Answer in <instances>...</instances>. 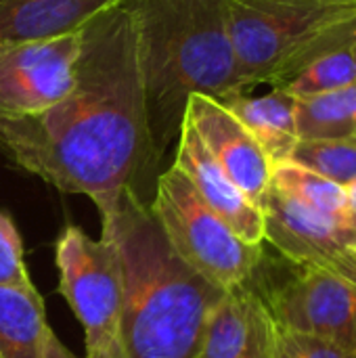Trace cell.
<instances>
[{
    "instance_id": "obj_1",
    "label": "cell",
    "mask_w": 356,
    "mask_h": 358,
    "mask_svg": "<svg viewBox=\"0 0 356 358\" xmlns=\"http://www.w3.org/2000/svg\"><path fill=\"white\" fill-rule=\"evenodd\" d=\"M82 31L73 90L46 111L0 115V151L61 193L90 197L105 218L134 191L155 136L130 4L101 13Z\"/></svg>"
},
{
    "instance_id": "obj_2",
    "label": "cell",
    "mask_w": 356,
    "mask_h": 358,
    "mask_svg": "<svg viewBox=\"0 0 356 358\" xmlns=\"http://www.w3.org/2000/svg\"><path fill=\"white\" fill-rule=\"evenodd\" d=\"M101 235L113 241L122 268L124 357L195 358L206 323L227 292L174 254L136 191L101 218Z\"/></svg>"
},
{
    "instance_id": "obj_3",
    "label": "cell",
    "mask_w": 356,
    "mask_h": 358,
    "mask_svg": "<svg viewBox=\"0 0 356 358\" xmlns=\"http://www.w3.org/2000/svg\"><path fill=\"white\" fill-rule=\"evenodd\" d=\"M153 136L180 128L189 96L243 94L225 0H128Z\"/></svg>"
},
{
    "instance_id": "obj_4",
    "label": "cell",
    "mask_w": 356,
    "mask_h": 358,
    "mask_svg": "<svg viewBox=\"0 0 356 358\" xmlns=\"http://www.w3.org/2000/svg\"><path fill=\"white\" fill-rule=\"evenodd\" d=\"M174 254L197 275L229 292L245 285L262 260V245L243 241L195 193L187 176L170 166L149 206Z\"/></svg>"
},
{
    "instance_id": "obj_5",
    "label": "cell",
    "mask_w": 356,
    "mask_h": 358,
    "mask_svg": "<svg viewBox=\"0 0 356 358\" xmlns=\"http://www.w3.org/2000/svg\"><path fill=\"white\" fill-rule=\"evenodd\" d=\"M59 292L84 329L86 358H126L122 344L124 285L109 237L92 239L80 227H65L55 245Z\"/></svg>"
},
{
    "instance_id": "obj_6",
    "label": "cell",
    "mask_w": 356,
    "mask_h": 358,
    "mask_svg": "<svg viewBox=\"0 0 356 358\" xmlns=\"http://www.w3.org/2000/svg\"><path fill=\"white\" fill-rule=\"evenodd\" d=\"M227 27L245 92L271 84L283 63L325 23L356 13L329 0H225Z\"/></svg>"
},
{
    "instance_id": "obj_7",
    "label": "cell",
    "mask_w": 356,
    "mask_h": 358,
    "mask_svg": "<svg viewBox=\"0 0 356 358\" xmlns=\"http://www.w3.org/2000/svg\"><path fill=\"white\" fill-rule=\"evenodd\" d=\"M84 31L0 44V115H34L76 86Z\"/></svg>"
},
{
    "instance_id": "obj_8",
    "label": "cell",
    "mask_w": 356,
    "mask_h": 358,
    "mask_svg": "<svg viewBox=\"0 0 356 358\" xmlns=\"http://www.w3.org/2000/svg\"><path fill=\"white\" fill-rule=\"evenodd\" d=\"M264 241L304 268L334 273L356 285V231L271 187L262 206Z\"/></svg>"
},
{
    "instance_id": "obj_9",
    "label": "cell",
    "mask_w": 356,
    "mask_h": 358,
    "mask_svg": "<svg viewBox=\"0 0 356 358\" xmlns=\"http://www.w3.org/2000/svg\"><path fill=\"white\" fill-rule=\"evenodd\" d=\"M279 329L356 350V285L319 268H304L264 298Z\"/></svg>"
},
{
    "instance_id": "obj_10",
    "label": "cell",
    "mask_w": 356,
    "mask_h": 358,
    "mask_svg": "<svg viewBox=\"0 0 356 358\" xmlns=\"http://www.w3.org/2000/svg\"><path fill=\"white\" fill-rule=\"evenodd\" d=\"M183 117L195 128L225 174L260 208L271 189L273 164L245 126L220 101L206 94L189 96Z\"/></svg>"
},
{
    "instance_id": "obj_11",
    "label": "cell",
    "mask_w": 356,
    "mask_h": 358,
    "mask_svg": "<svg viewBox=\"0 0 356 358\" xmlns=\"http://www.w3.org/2000/svg\"><path fill=\"white\" fill-rule=\"evenodd\" d=\"M172 166L187 176L201 201L216 216H220L243 241L252 245L264 243L262 210L252 203L225 174V170L206 149L195 128L185 117L178 128V149Z\"/></svg>"
},
{
    "instance_id": "obj_12",
    "label": "cell",
    "mask_w": 356,
    "mask_h": 358,
    "mask_svg": "<svg viewBox=\"0 0 356 358\" xmlns=\"http://www.w3.org/2000/svg\"><path fill=\"white\" fill-rule=\"evenodd\" d=\"M277 323L266 300L241 285L212 310L195 358H273Z\"/></svg>"
},
{
    "instance_id": "obj_13",
    "label": "cell",
    "mask_w": 356,
    "mask_h": 358,
    "mask_svg": "<svg viewBox=\"0 0 356 358\" xmlns=\"http://www.w3.org/2000/svg\"><path fill=\"white\" fill-rule=\"evenodd\" d=\"M128 0H0V44L82 31L94 17Z\"/></svg>"
},
{
    "instance_id": "obj_14",
    "label": "cell",
    "mask_w": 356,
    "mask_h": 358,
    "mask_svg": "<svg viewBox=\"0 0 356 358\" xmlns=\"http://www.w3.org/2000/svg\"><path fill=\"white\" fill-rule=\"evenodd\" d=\"M256 138L273 168L290 162L300 136L296 124V99L285 90L273 88L269 94H233L220 101Z\"/></svg>"
},
{
    "instance_id": "obj_15",
    "label": "cell",
    "mask_w": 356,
    "mask_h": 358,
    "mask_svg": "<svg viewBox=\"0 0 356 358\" xmlns=\"http://www.w3.org/2000/svg\"><path fill=\"white\" fill-rule=\"evenodd\" d=\"M50 327L34 281L0 287V358H42Z\"/></svg>"
},
{
    "instance_id": "obj_16",
    "label": "cell",
    "mask_w": 356,
    "mask_h": 358,
    "mask_svg": "<svg viewBox=\"0 0 356 358\" xmlns=\"http://www.w3.org/2000/svg\"><path fill=\"white\" fill-rule=\"evenodd\" d=\"M300 141L356 138V82L308 99H296Z\"/></svg>"
},
{
    "instance_id": "obj_17",
    "label": "cell",
    "mask_w": 356,
    "mask_h": 358,
    "mask_svg": "<svg viewBox=\"0 0 356 358\" xmlns=\"http://www.w3.org/2000/svg\"><path fill=\"white\" fill-rule=\"evenodd\" d=\"M271 187L294 197L302 206L348 224V197L346 189L294 164L283 162L273 168Z\"/></svg>"
},
{
    "instance_id": "obj_18",
    "label": "cell",
    "mask_w": 356,
    "mask_h": 358,
    "mask_svg": "<svg viewBox=\"0 0 356 358\" xmlns=\"http://www.w3.org/2000/svg\"><path fill=\"white\" fill-rule=\"evenodd\" d=\"M290 162L346 189L356 180V138L298 141Z\"/></svg>"
},
{
    "instance_id": "obj_19",
    "label": "cell",
    "mask_w": 356,
    "mask_h": 358,
    "mask_svg": "<svg viewBox=\"0 0 356 358\" xmlns=\"http://www.w3.org/2000/svg\"><path fill=\"white\" fill-rule=\"evenodd\" d=\"M353 48H344L315 61L281 90H285L294 99H308L355 84L356 69Z\"/></svg>"
},
{
    "instance_id": "obj_20",
    "label": "cell",
    "mask_w": 356,
    "mask_h": 358,
    "mask_svg": "<svg viewBox=\"0 0 356 358\" xmlns=\"http://www.w3.org/2000/svg\"><path fill=\"white\" fill-rule=\"evenodd\" d=\"M31 283L23 260V241L6 212H0V287Z\"/></svg>"
},
{
    "instance_id": "obj_21",
    "label": "cell",
    "mask_w": 356,
    "mask_h": 358,
    "mask_svg": "<svg viewBox=\"0 0 356 358\" xmlns=\"http://www.w3.org/2000/svg\"><path fill=\"white\" fill-rule=\"evenodd\" d=\"M273 358H356V350L277 327Z\"/></svg>"
},
{
    "instance_id": "obj_22",
    "label": "cell",
    "mask_w": 356,
    "mask_h": 358,
    "mask_svg": "<svg viewBox=\"0 0 356 358\" xmlns=\"http://www.w3.org/2000/svg\"><path fill=\"white\" fill-rule=\"evenodd\" d=\"M42 358H73L71 352L63 346V342L55 336V331L50 329L44 342V350H42Z\"/></svg>"
},
{
    "instance_id": "obj_23",
    "label": "cell",
    "mask_w": 356,
    "mask_h": 358,
    "mask_svg": "<svg viewBox=\"0 0 356 358\" xmlns=\"http://www.w3.org/2000/svg\"><path fill=\"white\" fill-rule=\"evenodd\" d=\"M346 197H348V224L356 231V180L346 187Z\"/></svg>"
},
{
    "instance_id": "obj_24",
    "label": "cell",
    "mask_w": 356,
    "mask_h": 358,
    "mask_svg": "<svg viewBox=\"0 0 356 358\" xmlns=\"http://www.w3.org/2000/svg\"><path fill=\"white\" fill-rule=\"evenodd\" d=\"M329 2H340V4H353V6H356V0H329Z\"/></svg>"
},
{
    "instance_id": "obj_25",
    "label": "cell",
    "mask_w": 356,
    "mask_h": 358,
    "mask_svg": "<svg viewBox=\"0 0 356 358\" xmlns=\"http://www.w3.org/2000/svg\"><path fill=\"white\" fill-rule=\"evenodd\" d=\"M353 55H355V69H356V44H355V48H353Z\"/></svg>"
}]
</instances>
